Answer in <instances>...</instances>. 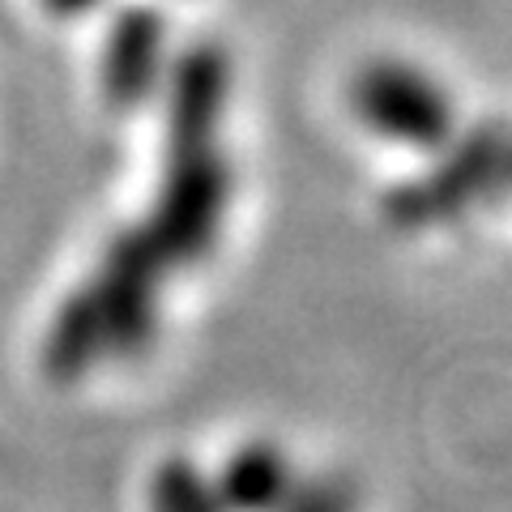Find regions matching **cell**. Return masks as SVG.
<instances>
[{
	"instance_id": "cell-1",
	"label": "cell",
	"mask_w": 512,
	"mask_h": 512,
	"mask_svg": "<svg viewBox=\"0 0 512 512\" xmlns=\"http://www.w3.org/2000/svg\"><path fill=\"white\" fill-rule=\"evenodd\" d=\"M350 107L376 137L414 150H436L453 133V99L410 60H372L350 82Z\"/></svg>"
},
{
	"instance_id": "cell-6",
	"label": "cell",
	"mask_w": 512,
	"mask_h": 512,
	"mask_svg": "<svg viewBox=\"0 0 512 512\" xmlns=\"http://www.w3.org/2000/svg\"><path fill=\"white\" fill-rule=\"evenodd\" d=\"M278 512H355V491L342 478H316L308 487H295Z\"/></svg>"
},
{
	"instance_id": "cell-5",
	"label": "cell",
	"mask_w": 512,
	"mask_h": 512,
	"mask_svg": "<svg viewBox=\"0 0 512 512\" xmlns=\"http://www.w3.org/2000/svg\"><path fill=\"white\" fill-rule=\"evenodd\" d=\"M150 512H227L218 483L188 457H167L154 470L150 483Z\"/></svg>"
},
{
	"instance_id": "cell-2",
	"label": "cell",
	"mask_w": 512,
	"mask_h": 512,
	"mask_svg": "<svg viewBox=\"0 0 512 512\" xmlns=\"http://www.w3.org/2000/svg\"><path fill=\"white\" fill-rule=\"evenodd\" d=\"M512 180V150H504L495 137H470L440 171L427 180L406 184L389 197V218L402 227H427V222L453 218L470 201L487 197L491 188Z\"/></svg>"
},
{
	"instance_id": "cell-4",
	"label": "cell",
	"mask_w": 512,
	"mask_h": 512,
	"mask_svg": "<svg viewBox=\"0 0 512 512\" xmlns=\"http://www.w3.org/2000/svg\"><path fill=\"white\" fill-rule=\"evenodd\" d=\"M218 495L227 512H278L295 495V470L278 444H244L218 470Z\"/></svg>"
},
{
	"instance_id": "cell-7",
	"label": "cell",
	"mask_w": 512,
	"mask_h": 512,
	"mask_svg": "<svg viewBox=\"0 0 512 512\" xmlns=\"http://www.w3.org/2000/svg\"><path fill=\"white\" fill-rule=\"evenodd\" d=\"M43 5L52 9L56 18H86V13H94L103 0H43Z\"/></svg>"
},
{
	"instance_id": "cell-3",
	"label": "cell",
	"mask_w": 512,
	"mask_h": 512,
	"mask_svg": "<svg viewBox=\"0 0 512 512\" xmlns=\"http://www.w3.org/2000/svg\"><path fill=\"white\" fill-rule=\"evenodd\" d=\"M167 69V22L154 9H124L103 43V94L111 107H137Z\"/></svg>"
}]
</instances>
